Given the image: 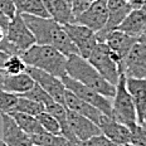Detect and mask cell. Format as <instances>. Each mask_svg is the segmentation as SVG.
<instances>
[{
	"label": "cell",
	"instance_id": "cell-14",
	"mask_svg": "<svg viewBox=\"0 0 146 146\" xmlns=\"http://www.w3.org/2000/svg\"><path fill=\"white\" fill-rule=\"evenodd\" d=\"M98 127L101 130L102 135H105L115 145L125 146V145L130 144V137H131V130H130V127L118 122L115 118L102 115L101 120L98 122Z\"/></svg>",
	"mask_w": 146,
	"mask_h": 146
},
{
	"label": "cell",
	"instance_id": "cell-16",
	"mask_svg": "<svg viewBox=\"0 0 146 146\" xmlns=\"http://www.w3.org/2000/svg\"><path fill=\"white\" fill-rule=\"evenodd\" d=\"M3 122V141L7 146H33L32 139L17 125L14 118L8 113H1Z\"/></svg>",
	"mask_w": 146,
	"mask_h": 146
},
{
	"label": "cell",
	"instance_id": "cell-5",
	"mask_svg": "<svg viewBox=\"0 0 146 146\" xmlns=\"http://www.w3.org/2000/svg\"><path fill=\"white\" fill-rule=\"evenodd\" d=\"M112 118L129 127L137 123L136 108L131 95L126 88L125 74H121L120 81L116 84V93L112 98Z\"/></svg>",
	"mask_w": 146,
	"mask_h": 146
},
{
	"label": "cell",
	"instance_id": "cell-10",
	"mask_svg": "<svg viewBox=\"0 0 146 146\" xmlns=\"http://www.w3.org/2000/svg\"><path fill=\"white\" fill-rule=\"evenodd\" d=\"M122 74L126 77L146 80V44L136 42L123 62Z\"/></svg>",
	"mask_w": 146,
	"mask_h": 146
},
{
	"label": "cell",
	"instance_id": "cell-35",
	"mask_svg": "<svg viewBox=\"0 0 146 146\" xmlns=\"http://www.w3.org/2000/svg\"><path fill=\"white\" fill-rule=\"evenodd\" d=\"M144 1L145 0H127V3L131 7V9H141Z\"/></svg>",
	"mask_w": 146,
	"mask_h": 146
},
{
	"label": "cell",
	"instance_id": "cell-13",
	"mask_svg": "<svg viewBox=\"0 0 146 146\" xmlns=\"http://www.w3.org/2000/svg\"><path fill=\"white\" fill-rule=\"evenodd\" d=\"M131 10L132 9L126 0H107V22L105 28L96 33L98 43L107 33L116 29Z\"/></svg>",
	"mask_w": 146,
	"mask_h": 146
},
{
	"label": "cell",
	"instance_id": "cell-34",
	"mask_svg": "<svg viewBox=\"0 0 146 146\" xmlns=\"http://www.w3.org/2000/svg\"><path fill=\"white\" fill-rule=\"evenodd\" d=\"M9 22H10V19L5 15L4 13H3L1 10H0V28H1L3 30H7V28H8V25H9Z\"/></svg>",
	"mask_w": 146,
	"mask_h": 146
},
{
	"label": "cell",
	"instance_id": "cell-7",
	"mask_svg": "<svg viewBox=\"0 0 146 146\" xmlns=\"http://www.w3.org/2000/svg\"><path fill=\"white\" fill-rule=\"evenodd\" d=\"M63 28H64L67 35L69 36V39L72 40V43L78 49V54L82 58L87 59L96 48V45L98 44L96 33L87 27L77 23L66 24L63 25Z\"/></svg>",
	"mask_w": 146,
	"mask_h": 146
},
{
	"label": "cell",
	"instance_id": "cell-15",
	"mask_svg": "<svg viewBox=\"0 0 146 146\" xmlns=\"http://www.w3.org/2000/svg\"><path fill=\"white\" fill-rule=\"evenodd\" d=\"M137 40H139L137 38H133V36L126 34V33H123V32L112 30V32L107 33V34L103 36L100 43L107 44L110 49L113 50L118 56V58L121 60V72H122L125 59H126L127 54L130 53L131 48L133 47V44Z\"/></svg>",
	"mask_w": 146,
	"mask_h": 146
},
{
	"label": "cell",
	"instance_id": "cell-12",
	"mask_svg": "<svg viewBox=\"0 0 146 146\" xmlns=\"http://www.w3.org/2000/svg\"><path fill=\"white\" fill-rule=\"evenodd\" d=\"M67 121H68L72 133L78 142H83L93 136L102 133L98 125L92 122L90 118L81 116L80 113H76L69 110H67Z\"/></svg>",
	"mask_w": 146,
	"mask_h": 146
},
{
	"label": "cell",
	"instance_id": "cell-6",
	"mask_svg": "<svg viewBox=\"0 0 146 146\" xmlns=\"http://www.w3.org/2000/svg\"><path fill=\"white\" fill-rule=\"evenodd\" d=\"M60 80H62V82L64 83V86L68 91L74 93L76 96L80 97L81 100H83L84 102H87L88 105L97 108L105 116L112 117V100L111 98H107V97L100 95L98 92L91 90L90 87L84 86V84L80 83V82L74 81L73 78L68 77V76H64Z\"/></svg>",
	"mask_w": 146,
	"mask_h": 146
},
{
	"label": "cell",
	"instance_id": "cell-3",
	"mask_svg": "<svg viewBox=\"0 0 146 146\" xmlns=\"http://www.w3.org/2000/svg\"><path fill=\"white\" fill-rule=\"evenodd\" d=\"M22 58L28 67L38 68L58 78L67 76L68 57L53 47L34 44L29 49L23 52Z\"/></svg>",
	"mask_w": 146,
	"mask_h": 146
},
{
	"label": "cell",
	"instance_id": "cell-11",
	"mask_svg": "<svg viewBox=\"0 0 146 146\" xmlns=\"http://www.w3.org/2000/svg\"><path fill=\"white\" fill-rule=\"evenodd\" d=\"M107 22V0H98L81 15L74 18V23L90 28L92 32L98 33Z\"/></svg>",
	"mask_w": 146,
	"mask_h": 146
},
{
	"label": "cell",
	"instance_id": "cell-43",
	"mask_svg": "<svg viewBox=\"0 0 146 146\" xmlns=\"http://www.w3.org/2000/svg\"><path fill=\"white\" fill-rule=\"evenodd\" d=\"M125 146H137V145H133V144H131V142H130V144H127V145H125Z\"/></svg>",
	"mask_w": 146,
	"mask_h": 146
},
{
	"label": "cell",
	"instance_id": "cell-9",
	"mask_svg": "<svg viewBox=\"0 0 146 146\" xmlns=\"http://www.w3.org/2000/svg\"><path fill=\"white\" fill-rule=\"evenodd\" d=\"M25 72L33 78V81L36 84H39L43 88L54 101L60 103V105H64V95L67 88L60 78L56 77V76H52L44 71H40L38 68H33V67H28V66H27Z\"/></svg>",
	"mask_w": 146,
	"mask_h": 146
},
{
	"label": "cell",
	"instance_id": "cell-21",
	"mask_svg": "<svg viewBox=\"0 0 146 146\" xmlns=\"http://www.w3.org/2000/svg\"><path fill=\"white\" fill-rule=\"evenodd\" d=\"M35 82L27 72L19 73V74H7L3 82L1 90L7 91L9 93L20 96L34 86Z\"/></svg>",
	"mask_w": 146,
	"mask_h": 146
},
{
	"label": "cell",
	"instance_id": "cell-46",
	"mask_svg": "<svg viewBox=\"0 0 146 146\" xmlns=\"http://www.w3.org/2000/svg\"><path fill=\"white\" fill-rule=\"evenodd\" d=\"M74 146H78V145H74Z\"/></svg>",
	"mask_w": 146,
	"mask_h": 146
},
{
	"label": "cell",
	"instance_id": "cell-33",
	"mask_svg": "<svg viewBox=\"0 0 146 146\" xmlns=\"http://www.w3.org/2000/svg\"><path fill=\"white\" fill-rule=\"evenodd\" d=\"M0 10L7 15L9 19H13L17 15V9L14 7L13 0H0Z\"/></svg>",
	"mask_w": 146,
	"mask_h": 146
},
{
	"label": "cell",
	"instance_id": "cell-30",
	"mask_svg": "<svg viewBox=\"0 0 146 146\" xmlns=\"http://www.w3.org/2000/svg\"><path fill=\"white\" fill-rule=\"evenodd\" d=\"M130 130H131L130 142L137 146H146V129L145 127L136 123L130 127Z\"/></svg>",
	"mask_w": 146,
	"mask_h": 146
},
{
	"label": "cell",
	"instance_id": "cell-22",
	"mask_svg": "<svg viewBox=\"0 0 146 146\" xmlns=\"http://www.w3.org/2000/svg\"><path fill=\"white\" fill-rule=\"evenodd\" d=\"M8 115H10V116L14 118V121L17 122L18 126H19L25 133H28L29 136L38 135V133L44 132L43 127L40 126L39 121L36 120V117H34V116L20 113V112H15V111L9 112Z\"/></svg>",
	"mask_w": 146,
	"mask_h": 146
},
{
	"label": "cell",
	"instance_id": "cell-23",
	"mask_svg": "<svg viewBox=\"0 0 146 146\" xmlns=\"http://www.w3.org/2000/svg\"><path fill=\"white\" fill-rule=\"evenodd\" d=\"M18 14H29L42 18H50L42 0H13Z\"/></svg>",
	"mask_w": 146,
	"mask_h": 146
},
{
	"label": "cell",
	"instance_id": "cell-25",
	"mask_svg": "<svg viewBox=\"0 0 146 146\" xmlns=\"http://www.w3.org/2000/svg\"><path fill=\"white\" fill-rule=\"evenodd\" d=\"M13 111L36 117L38 115H40L42 112L45 111V107H44V105H42V103L34 102V101H32V100L25 98V97H19L17 105L14 106Z\"/></svg>",
	"mask_w": 146,
	"mask_h": 146
},
{
	"label": "cell",
	"instance_id": "cell-41",
	"mask_svg": "<svg viewBox=\"0 0 146 146\" xmlns=\"http://www.w3.org/2000/svg\"><path fill=\"white\" fill-rule=\"evenodd\" d=\"M0 146H7V144H5V142L3 141L1 139H0Z\"/></svg>",
	"mask_w": 146,
	"mask_h": 146
},
{
	"label": "cell",
	"instance_id": "cell-36",
	"mask_svg": "<svg viewBox=\"0 0 146 146\" xmlns=\"http://www.w3.org/2000/svg\"><path fill=\"white\" fill-rule=\"evenodd\" d=\"M8 54H5L4 52H1L0 50V68H3L4 67V63L7 62V59H8Z\"/></svg>",
	"mask_w": 146,
	"mask_h": 146
},
{
	"label": "cell",
	"instance_id": "cell-44",
	"mask_svg": "<svg viewBox=\"0 0 146 146\" xmlns=\"http://www.w3.org/2000/svg\"><path fill=\"white\" fill-rule=\"evenodd\" d=\"M33 146H39V145H33Z\"/></svg>",
	"mask_w": 146,
	"mask_h": 146
},
{
	"label": "cell",
	"instance_id": "cell-31",
	"mask_svg": "<svg viewBox=\"0 0 146 146\" xmlns=\"http://www.w3.org/2000/svg\"><path fill=\"white\" fill-rule=\"evenodd\" d=\"M78 146H117V145H115L112 141H110L105 135L100 133V135L93 136V137L88 139L83 142H80Z\"/></svg>",
	"mask_w": 146,
	"mask_h": 146
},
{
	"label": "cell",
	"instance_id": "cell-19",
	"mask_svg": "<svg viewBox=\"0 0 146 146\" xmlns=\"http://www.w3.org/2000/svg\"><path fill=\"white\" fill-rule=\"evenodd\" d=\"M49 17L60 25L74 23V15L72 13L69 0H42Z\"/></svg>",
	"mask_w": 146,
	"mask_h": 146
},
{
	"label": "cell",
	"instance_id": "cell-32",
	"mask_svg": "<svg viewBox=\"0 0 146 146\" xmlns=\"http://www.w3.org/2000/svg\"><path fill=\"white\" fill-rule=\"evenodd\" d=\"M69 3H71L72 13L74 15V18L81 15L83 11H86L91 7V3L88 0H69Z\"/></svg>",
	"mask_w": 146,
	"mask_h": 146
},
{
	"label": "cell",
	"instance_id": "cell-47",
	"mask_svg": "<svg viewBox=\"0 0 146 146\" xmlns=\"http://www.w3.org/2000/svg\"><path fill=\"white\" fill-rule=\"evenodd\" d=\"M126 1H127V0H126Z\"/></svg>",
	"mask_w": 146,
	"mask_h": 146
},
{
	"label": "cell",
	"instance_id": "cell-38",
	"mask_svg": "<svg viewBox=\"0 0 146 146\" xmlns=\"http://www.w3.org/2000/svg\"><path fill=\"white\" fill-rule=\"evenodd\" d=\"M139 42H142V43H145V44H146V32L141 34V36L139 38Z\"/></svg>",
	"mask_w": 146,
	"mask_h": 146
},
{
	"label": "cell",
	"instance_id": "cell-28",
	"mask_svg": "<svg viewBox=\"0 0 146 146\" xmlns=\"http://www.w3.org/2000/svg\"><path fill=\"white\" fill-rule=\"evenodd\" d=\"M3 69L7 72V74H19L25 72L27 64L20 56H9Z\"/></svg>",
	"mask_w": 146,
	"mask_h": 146
},
{
	"label": "cell",
	"instance_id": "cell-17",
	"mask_svg": "<svg viewBox=\"0 0 146 146\" xmlns=\"http://www.w3.org/2000/svg\"><path fill=\"white\" fill-rule=\"evenodd\" d=\"M126 88L131 95V98L136 108L137 123L140 125L146 112V80L145 78L126 77Z\"/></svg>",
	"mask_w": 146,
	"mask_h": 146
},
{
	"label": "cell",
	"instance_id": "cell-40",
	"mask_svg": "<svg viewBox=\"0 0 146 146\" xmlns=\"http://www.w3.org/2000/svg\"><path fill=\"white\" fill-rule=\"evenodd\" d=\"M141 10H142V11H145V13H146V0L144 1V4H142V7H141Z\"/></svg>",
	"mask_w": 146,
	"mask_h": 146
},
{
	"label": "cell",
	"instance_id": "cell-2",
	"mask_svg": "<svg viewBox=\"0 0 146 146\" xmlns=\"http://www.w3.org/2000/svg\"><path fill=\"white\" fill-rule=\"evenodd\" d=\"M67 76L107 98L112 100L116 93V86L106 81L87 59L78 54L69 56L67 59Z\"/></svg>",
	"mask_w": 146,
	"mask_h": 146
},
{
	"label": "cell",
	"instance_id": "cell-45",
	"mask_svg": "<svg viewBox=\"0 0 146 146\" xmlns=\"http://www.w3.org/2000/svg\"><path fill=\"white\" fill-rule=\"evenodd\" d=\"M145 32H146V28H145V30H144V33H145Z\"/></svg>",
	"mask_w": 146,
	"mask_h": 146
},
{
	"label": "cell",
	"instance_id": "cell-24",
	"mask_svg": "<svg viewBox=\"0 0 146 146\" xmlns=\"http://www.w3.org/2000/svg\"><path fill=\"white\" fill-rule=\"evenodd\" d=\"M30 139H32L33 145L39 146H74L62 135H53L45 131L38 135H32Z\"/></svg>",
	"mask_w": 146,
	"mask_h": 146
},
{
	"label": "cell",
	"instance_id": "cell-1",
	"mask_svg": "<svg viewBox=\"0 0 146 146\" xmlns=\"http://www.w3.org/2000/svg\"><path fill=\"white\" fill-rule=\"evenodd\" d=\"M35 38V43L56 48L66 57L78 54V49L67 35L63 25L52 18H42L29 14H20ZM80 56V54H78Z\"/></svg>",
	"mask_w": 146,
	"mask_h": 146
},
{
	"label": "cell",
	"instance_id": "cell-8",
	"mask_svg": "<svg viewBox=\"0 0 146 146\" xmlns=\"http://www.w3.org/2000/svg\"><path fill=\"white\" fill-rule=\"evenodd\" d=\"M5 38H7V40L10 42L18 50L22 52V54H23V52L29 49L32 45L36 44L33 33L30 32L28 25H27L25 22L23 20L22 15L18 13L13 19H10V22H9V25H8L7 30H5Z\"/></svg>",
	"mask_w": 146,
	"mask_h": 146
},
{
	"label": "cell",
	"instance_id": "cell-18",
	"mask_svg": "<svg viewBox=\"0 0 146 146\" xmlns=\"http://www.w3.org/2000/svg\"><path fill=\"white\" fill-rule=\"evenodd\" d=\"M64 106L69 111H73L76 113H80L81 116L90 118L96 125H98L100 120H101V117L103 115L97 108L88 105L87 102H84L83 100H81L80 97H77L74 93H72L68 90L66 91V95H64Z\"/></svg>",
	"mask_w": 146,
	"mask_h": 146
},
{
	"label": "cell",
	"instance_id": "cell-27",
	"mask_svg": "<svg viewBox=\"0 0 146 146\" xmlns=\"http://www.w3.org/2000/svg\"><path fill=\"white\" fill-rule=\"evenodd\" d=\"M36 120L39 121V123H40V126L43 127V130L45 132L53 133V135H62L59 122L50 113H48L45 111L42 112L40 115L36 116Z\"/></svg>",
	"mask_w": 146,
	"mask_h": 146
},
{
	"label": "cell",
	"instance_id": "cell-39",
	"mask_svg": "<svg viewBox=\"0 0 146 146\" xmlns=\"http://www.w3.org/2000/svg\"><path fill=\"white\" fill-rule=\"evenodd\" d=\"M4 36H5V32L0 28V43H1V40L4 39Z\"/></svg>",
	"mask_w": 146,
	"mask_h": 146
},
{
	"label": "cell",
	"instance_id": "cell-42",
	"mask_svg": "<svg viewBox=\"0 0 146 146\" xmlns=\"http://www.w3.org/2000/svg\"><path fill=\"white\" fill-rule=\"evenodd\" d=\"M88 1L91 3V4H93V3H96V1H98V0H88Z\"/></svg>",
	"mask_w": 146,
	"mask_h": 146
},
{
	"label": "cell",
	"instance_id": "cell-20",
	"mask_svg": "<svg viewBox=\"0 0 146 146\" xmlns=\"http://www.w3.org/2000/svg\"><path fill=\"white\" fill-rule=\"evenodd\" d=\"M146 28V13L141 9H132L126 18L122 20V23L117 27L115 30H120L126 34L133 36V38H140Z\"/></svg>",
	"mask_w": 146,
	"mask_h": 146
},
{
	"label": "cell",
	"instance_id": "cell-37",
	"mask_svg": "<svg viewBox=\"0 0 146 146\" xmlns=\"http://www.w3.org/2000/svg\"><path fill=\"white\" fill-rule=\"evenodd\" d=\"M5 76H7V72H5L3 68H0V88H1V86H3V82H4Z\"/></svg>",
	"mask_w": 146,
	"mask_h": 146
},
{
	"label": "cell",
	"instance_id": "cell-29",
	"mask_svg": "<svg viewBox=\"0 0 146 146\" xmlns=\"http://www.w3.org/2000/svg\"><path fill=\"white\" fill-rule=\"evenodd\" d=\"M18 97L17 95L9 93L7 91L0 88V115L1 113H9L13 111L14 106L18 102Z\"/></svg>",
	"mask_w": 146,
	"mask_h": 146
},
{
	"label": "cell",
	"instance_id": "cell-4",
	"mask_svg": "<svg viewBox=\"0 0 146 146\" xmlns=\"http://www.w3.org/2000/svg\"><path fill=\"white\" fill-rule=\"evenodd\" d=\"M87 60L95 67L96 71L106 81H108L113 86H116L118 83L121 74H122V72H121V60L113 50L110 49L107 44H97L93 52L91 53V56L87 58Z\"/></svg>",
	"mask_w": 146,
	"mask_h": 146
},
{
	"label": "cell",
	"instance_id": "cell-26",
	"mask_svg": "<svg viewBox=\"0 0 146 146\" xmlns=\"http://www.w3.org/2000/svg\"><path fill=\"white\" fill-rule=\"evenodd\" d=\"M18 97H25V98L32 100V101H34V102L42 103V105H44V107L47 105H49L52 101H54V100L52 98L47 92H45L43 88L39 86V84H36V83H34V86L30 88L28 92L23 93V95L18 96Z\"/></svg>",
	"mask_w": 146,
	"mask_h": 146
}]
</instances>
